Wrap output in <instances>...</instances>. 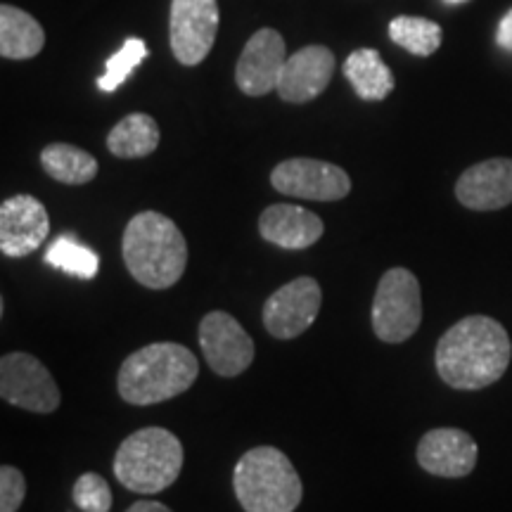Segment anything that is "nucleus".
Masks as SVG:
<instances>
[{
    "label": "nucleus",
    "mask_w": 512,
    "mask_h": 512,
    "mask_svg": "<svg viewBox=\"0 0 512 512\" xmlns=\"http://www.w3.org/2000/svg\"><path fill=\"white\" fill-rule=\"evenodd\" d=\"M512 358L508 332L496 318L467 316L441 335L434 363L451 389L477 392L505 375Z\"/></svg>",
    "instance_id": "obj_1"
},
{
    "label": "nucleus",
    "mask_w": 512,
    "mask_h": 512,
    "mask_svg": "<svg viewBox=\"0 0 512 512\" xmlns=\"http://www.w3.org/2000/svg\"><path fill=\"white\" fill-rule=\"evenodd\" d=\"M128 273L147 290H169L188 266V242L181 228L159 211H140L121 238Z\"/></svg>",
    "instance_id": "obj_2"
},
{
    "label": "nucleus",
    "mask_w": 512,
    "mask_h": 512,
    "mask_svg": "<svg viewBox=\"0 0 512 512\" xmlns=\"http://www.w3.org/2000/svg\"><path fill=\"white\" fill-rule=\"evenodd\" d=\"M200 375L197 356L176 342H155L133 351L121 363L117 389L133 406H152L181 396Z\"/></svg>",
    "instance_id": "obj_3"
},
{
    "label": "nucleus",
    "mask_w": 512,
    "mask_h": 512,
    "mask_svg": "<svg viewBox=\"0 0 512 512\" xmlns=\"http://www.w3.org/2000/svg\"><path fill=\"white\" fill-rule=\"evenodd\" d=\"M233 489L245 512H294L304 496L292 460L275 446H256L238 460Z\"/></svg>",
    "instance_id": "obj_4"
},
{
    "label": "nucleus",
    "mask_w": 512,
    "mask_h": 512,
    "mask_svg": "<svg viewBox=\"0 0 512 512\" xmlns=\"http://www.w3.org/2000/svg\"><path fill=\"white\" fill-rule=\"evenodd\" d=\"M114 477L133 494H162L183 470V444L164 427H143L121 441Z\"/></svg>",
    "instance_id": "obj_5"
},
{
    "label": "nucleus",
    "mask_w": 512,
    "mask_h": 512,
    "mask_svg": "<svg viewBox=\"0 0 512 512\" xmlns=\"http://www.w3.org/2000/svg\"><path fill=\"white\" fill-rule=\"evenodd\" d=\"M422 323V292L408 268H389L377 283L373 299V330L387 344H401Z\"/></svg>",
    "instance_id": "obj_6"
},
{
    "label": "nucleus",
    "mask_w": 512,
    "mask_h": 512,
    "mask_svg": "<svg viewBox=\"0 0 512 512\" xmlns=\"http://www.w3.org/2000/svg\"><path fill=\"white\" fill-rule=\"evenodd\" d=\"M0 396L10 406L31 413H53L62 399L48 368L24 351L0 358Z\"/></svg>",
    "instance_id": "obj_7"
},
{
    "label": "nucleus",
    "mask_w": 512,
    "mask_h": 512,
    "mask_svg": "<svg viewBox=\"0 0 512 512\" xmlns=\"http://www.w3.org/2000/svg\"><path fill=\"white\" fill-rule=\"evenodd\" d=\"M219 24V0H171L169 41L176 60L185 67L207 60Z\"/></svg>",
    "instance_id": "obj_8"
},
{
    "label": "nucleus",
    "mask_w": 512,
    "mask_h": 512,
    "mask_svg": "<svg viewBox=\"0 0 512 512\" xmlns=\"http://www.w3.org/2000/svg\"><path fill=\"white\" fill-rule=\"evenodd\" d=\"M271 183L283 195L313 202H337L351 192V178L342 166L309 157L280 162L273 169Z\"/></svg>",
    "instance_id": "obj_9"
},
{
    "label": "nucleus",
    "mask_w": 512,
    "mask_h": 512,
    "mask_svg": "<svg viewBox=\"0 0 512 512\" xmlns=\"http://www.w3.org/2000/svg\"><path fill=\"white\" fill-rule=\"evenodd\" d=\"M320 302H323V292H320L318 280H313L311 275L294 278L266 299L264 311H261L264 328L275 339L304 335L316 323Z\"/></svg>",
    "instance_id": "obj_10"
},
{
    "label": "nucleus",
    "mask_w": 512,
    "mask_h": 512,
    "mask_svg": "<svg viewBox=\"0 0 512 512\" xmlns=\"http://www.w3.org/2000/svg\"><path fill=\"white\" fill-rule=\"evenodd\" d=\"M200 347L209 368L221 377H238L252 366L254 339L226 311H211L200 323Z\"/></svg>",
    "instance_id": "obj_11"
},
{
    "label": "nucleus",
    "mask_w": 512,
    "mask_h": 512,
    "mask_svg": "<svg viewBox=\"0 0 512 512\" xmlns=\"http://www.w3.org/2000/svg\"><path fill=\"white\" fill-rule=\"evenodd\" d=\"M285 38L275 29H259L249 38L242 50L238 67H235V81L238 88L249 98H261L271 91H278L280 74L287 62Z\"/></svg>",
    "instance_id": "obj_12"
},
{
    "label": "nucleus",
    "mask_w": 512,
    "mask_h": 512,
    "mask_svg": "<svg viewBox=\"0 0 512 512\" xmlns=\"http://www.w3.org/2000/svg\"><path fill=\"white\" fill-rule=\"evenodd\" d=\"M50 233V216L41 200L15 195L0 204V252L10 259H24L36 252Z\"/></svg>",
    "instance_id": "obj_13"
},
{
    "label": "nucleus",
    "mask_w": 512,
    "mask_h": 512,
    "mask_svg": "<svg viewBox=\"0 0 512 512\" xmlns=\"http://www.w3.org/2000/svg\"><path fill=\"white\" fill-rule=\"evenodd\" d=\"M418 465L434 477L460 479L477 467V441L456 427H437L430 430L418 444Z\"/></svg>",
    "instance_id": "obj_14"
},
{
    "label": "nucleus",
    "mask_w": 512,
    "mask_h": 512,
    "mask_svg": "<svg viewBox=\"0 0 512 512\" xmlns=\"http://www.w3.org/2000/svg\"><path fill=\"white\" fill-rule=\"evenodd\" d=\"M456 197L465 209L498 211L512 204V159L496 157L463 171Z\"/></svg>",
    "instance_id": "obj_15"
},
{
    "label": "nucleus",
    "mask_w": 512,
    "mask_h": 512,
    "mask_svg": "<svg viewBox=\"0 0 512 512\" xmlns=\"http://www.w3.org/2000/svg\"><path fill=\"white\" fill-rule=\"evenodd\" d=\"M332 72H335L332 50L325 46H306L287 57L278 81V95L294 105L316 100L330 86Z\"/></svg>",
    "instance_id": "obj_16"
},
{
    "label": "nucleus",
    "mask_w": 512,
    "mask_h": 512,
    "mask_svg": "<svg viewBox=\"0 0 512 512\" xmlns=\"http://www.w3.org/2000/svg\"><path fill=\"white\" fill-rule=\"evenodd\" d=\"M261 238L280 249L302 252L323 238V219L297 204H271L259 219Z\"/></svg>",
    "instance_id": "obj_17"
},
{
    "label": "nucleus",
    "mask_w": 512,
    "mask_h": 512,
    "mask_svg": "<svg viewBox=\"0 0 512 512\" xmlns=\"http://www.w3.org/2000/svg\"><path fill=\"white\" fill-rule=\"evenodd\" d=\"M46 46V31L29 12L0 5V55L5 60H31Z\"/></svg>",
    "instance_id": "obj_18"
},
{
    "label": "nucleus",
    "mask_w": 512,
    "mask_h": 512,
    "mask_svg": "<svg viewBox=\"0 0 512 512\" xmlns=\"http://www.w3.org/2000/svg\"><path fill=\"white\" fill-rule=\"evenodd\" d=\"M344 76L354 86L356 95L366 102H380L394 91L396 81L392 69L373 48L354 50L344 62Z\"/></svg>",
    "instance_id": "obj_19"
},
{
    "label": "nucleus",
    "mask_w": 512,
    "mask_h": 512,
    "mask_svg": "<svg viewBox=\"0 0 512 512\" xmlns=\"http://www.w3.org/2000/svg\"><path fill=\"white\" fill-rule=\"evenodd\" d=\"M159 133L157 121L150 114L133 112L119 121L107 136V147L119 159H140L152 155L157 150Z\"/></svg>",
    "instance_id": "obj_20"
},
{
    "label": "nucleus",
    "mask_w": 512,
    "mask_h": 512,
    "mask_svg": "<svg viewBox=\"0 0 512 512\" xmlns=\"http://www.w3.org/2000/svg\"><path fill=\"white\" fill-rule=\"evenodd\" d=\"M41 164L50 178L64 185H86L98 176V159L67 143L48 145L41 152Z\"/></svg>",
    "instance_id": "obj_21"
},
{
    "label": "nucleus",
    "mask_w": 512,
    "mask_h": 512,
    "mask_svg": "<svg viewBox=\"0 0 512 512\" xmlns=\"http://www.w3.org/2000/svg\"><path fill=\"white\" fill-rule=\"evenodd\" d=\"M389 38H392L396 46L408 50V53L418 57H430L439 50L444 31L432 19L401 15L392 19V24H389Z\"/></svg>",
    "instance_id": "obj_22"
},
{
    "label": "nucleus",
    "mask_w": 512,
    "mask_h": 512,
    "mask_svg": "<svg viewBox=\"0 0 512 512\" xmlns=\"http://www.w3.org/2000/svg\"><path fill=\"white\" fill-rule=\"evenodd\" d=\"M46 264L60 268V271L74 275V278L91 280L98 275L100 259L91 247L79 245L74 235H60V238L53 240V245L48 247Z\"/></svg>",
    "instance_id": "obj_23"
},
{
    "label": "nucleus",
    "mask_w": 512,
    "mask_h": 512,
    "mask_svg": "<svg viewBox=\"0 0 512 512\" xmlns=\"http://www.w3.org/2000/svg\"><path fill=\"white\" fill-rule=\"evenodd\" d=\"M147 57V46L140 38H128L117 53L107 60L105 74L98 79V88L105 93H114L121 83H126L128 76L133 74V69L138 67Z\"/></svg>",
    "instance_id": "obj_24"
},
{
    "label": "nucleus",
    "mask_w": 512,
    "mask_h": 512,
    "mask_svg": "<svg viewBox=\"0 0 512 512\" xmlns=\"http://www.w3.org/2000/svg\"><path fill=\"white\" fill-rule=\"evenodd\" d=\"M72 498L76 508L83 512H110L112 510V489L105 477L98 472H86L74 482Z\"/></svg>",
    "instance_id": "obj_25"
},
{
    "label": "nucleus",
    "mask_w": 512,
    "mask_h": 512,
    "mask_svg": "<svg viewBox=\"0 0 512 512\" xmlns=\"http://www.w3.org/2000/svg\"><path fill=\"white\" fill-rule=\"evenodd\" d=\"M27 496V479L12 465L0 467V512H17Z\"/></svg>",
    "instance_id": "obj_26"
},
{
    "label": "nucleus",
    "mask_w": 512,
    "mask_h": 512,
    "mask_svg": "<svg viewBox=\"0 0 512 512\" xmlns=\"http://www.w3.org/2000/svg\"><path fill=\"white\" fill-rule=\"evenodd\" d=\"M496 43L503 50L512 53V8L505 12L501 24H498V34H496Z\"/></svg>",
    "instance_id": "obj_27"
},
{
    "label": "nucleus",
    "mask_w": 512,
    "mask_h": 512,
    "mask_svg": "<svg viewBox=\"0 0 512 512\" xmlns=\"http://www.w3.org/2000/svg\"><path fill=\"white\" fill-rule=\"evenodd\" d=\"M126 512H174V510L166 508V505L159 501H138V503H133Z\"/></svg>",
    "instance_id": "obj_28"
},
{
    "label": "nucleus",
    "mask_w": 512,
    "mask_h": 512,
    "mask_svg": "<svg viewBox=\"0 0 512 512\" xmlns=\"http://www.w3.org/2000/svg\"><path fill=\"white\" fill-rule=\"evenodd\" d=\"M446 3H451V5H458V3H467V0H446Z\"/></svg>",
    "instance_id": "obj_29"
}]
</instances>
